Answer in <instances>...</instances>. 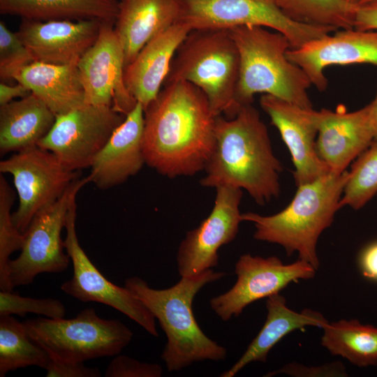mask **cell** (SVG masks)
<instances>
[{"instance_id": "cell-1", "label": "cell", "mask_w": 377, "mask_h": 377, "mask_svg": "<svg viewBox=\"0 0 377 377\" xmlns=\"http://www.w3.org/2000/svg\"><path fill=\"white\" fill-rule=\"evenodd\" d=\"M144 112L145 164L169 178L205 170L215 146L216 117L199 88L186 81L164 84Z\"/></svg>"}, {"instance_id": "cell-2", "label": "cell", "mask_w": 377, "mask_h": 377, "mask_svg": "<svg viewBox=\"0 0 377 377\" xmlns=\"http://www.w3.org/2000/svg\"><path fill=\"white\" fill-rule=\"evenodd\" d=\"M215 146L200 183L204 187L244 189L263 205L280 193L282 165L274 154L268 130L252 104L228 119L216 117Z\"/></svg>"}, {"instance_id": "cell-3", "label": "cell", "mask_w": 377, "mask_h": 377, "mask_svg": "<svg viewBox=\"0 0 377 377\" xmlns=\"http://www.w3.org/2000/svg\"><path fill=\"white\" fill-rule=\"evenodd\" d=\"M212 269L191 276L181 277L174 286L154 289L138 276L125 279L126 288L157 319L167 337L161 358L168 371L182 370L204 361H221L227 350L208 337L198 324L193 302L207 284L226 276Z\"/></svg>"}, {"instance_id": "cell-4", "label": "cell", "mask_w": 377, "mask_h": 377, "mask_svg": "<svg viewBox=\"0 0 377 377\" xmlns=\"http://www.w3.org/2000/svg\"><path fill=\"white\" fill-rule=\"evenodd\" d=\"M348 171H330L319 178L297 187L291 202L276 214L264 216L254 212L242 214V221L254 225L253 237L258 241L281 246L288 256L298 253V259L320 265L317 243L341 208L340 200Z\"/></svg>"}, {"instance_id": "cell-5", "label": "cell", "mask_w": 377, "mask_h": 377, "mask_svg": "<svg viewBox=\"0 0 377 377\" xmlns=\"http://www.w3.org/2000/svg\"><path fill=\"white\" fill-rule=\"evenodd\" d=\"M239 57L236 101L252 104L257 94H269L304 108H313L306 73L288 59V39L266 27L244 25L230 29Z\"/></svg>"}, {"instance_id": "cell-6", "label": "cell", "mask_w": 377, "mask_h": 377, "mask_svg": "<svg viewBox=\"0 0 377 377\" xmlns=\"http://www.w3.org/2000/svg\"><path fill=\"white\" fill-rule=\"evenodd\" d=\"M239 57L230 30H191L179 46L163 83L188 82L206 96L212 113L230 119L236 101Z\"/></svg>"}, {"instance_id": "cell-7", "label": "cell", "mask_w": 377, "mask_h": 377, "mask_svg": "<svg viewBox=\"0 0 377 377\" xmlns=\"http://www.w3.org/2000/svg\"><path fill=\"white\" fill-rule=\"evenodd\" d=\"M23 324L31 340L51 358L67 362L117 355L133 336L122 322L102 318L94 308L70 319L38 317Z\"/></svg>"}, {"instance_id": "cell-8", "label": "cell", "mask_w": 377, "mask_h": 377, "mask_svg": "<svg viewBox=\"0 0 377 377\" xmlns=\"http://www.w3.org/2000/svg\"><path fill=\"white\" fill-rule=\"evenodd\" d=\"M177 22L195 29H226L244 26H260L283 34L290 49L321 38L337 30L331 27L295 22L276 4L274 0H177Z\"/></svg>"}, {"instance_id": "cell-9", "label": "cell", "mask_w": 377, "mask_h": 377, "mask_svg": "<svg viewBox=\"0 0 377 377\" xmlns=\"http://www.w3.org/2000/svg\"><path fill=\"white\" fill-rule=\"evenodd\" d=\"M90 182L89 175L77 179L56 202L32 219L24 232L20 254L9 261V275L14 287L31 284L41 273H60L68 268L71 258L64 252L61 230L77 193Z\"/></svg>"}, {"instance_id": "cell-10", "label": "cell", "mask_w": 377, "mask_h": 377, "mask_svg": "<svg viewBox=\"0 0 377 377\" xmlns=\"http://www.w3.org/2000/svg\"><path fill=\"white\" fill-rule=\"evenodd\" d=\"M0 172L13 177L19 205L12 217L22 233L36 214L56 202L80 177V171L68 170L53 153L38 146L1 161Z\"/></svg>"}, {"instance_id": "cell-11", "label": "cell", "mask_w": 377, "mask_h": 377, "mask_svg": "<svg viewBox=\"0 0 377 377\" xmlns=\"http://www.w3.org/2000/svg\"><path fill=\"white\" fill-rule=\"evenodd\" d=\"M126 115L112 106L84 104L56 117L38 146L53 153L72 171L90 168Z\"/></svg>"}, {"instance_id": "cell-12", "label": "cell", "mask_w": 377, "mask_h": 377, "mask_svg": "<svg viewBox=\"0 0 377 377\" xmlns=\"http://www.w3.org/2000/svg\"><path fill=\"white\" fill-rule=\"evenodd\" d=\"M316 271L300 259L284 264L276 256L243 254L235 263V283L226 293L212 297L209 305L222 320L228 321L239 316L249 304L279 293L290 283L313 279Z\"/></svg>"}, {"instance_id": "cell-13", "label": "cell", "mask_w": 377, "mask_h": 377, "mask_svg": "<svg viewBox=\"0 0 377 377\" xmlns=\"http://www.w3.org/2000/svg\"><path fill=\"white\" fill-rule=\"evenodd\" d=\"M76 200L68 211L65 228L66 252L73 264V276L60 288L66 294L84 302H98L112 307L134 320L149 334L158 337L155 318L124 286H118L100 272L81 247L75 227Z\"/></svg>"}, {"instance_id": "cell-14", "label": "cell", "mask_w": 377, "mask_h": 377, "mask_svg": "<svg viewBox=\"0 0 377 377\" xmlns=\"http://www.w3.org/2000/svg\"><path fill=\"white\" fill-rule=\"evenodd\" d=\"M209 214L200 225L187 232L177 253L181 277L191 276L212 269L219 263V249L235 239L240 223L242 189L230 186L216 188Z\"/></svg>"}, {"instance_id": "cell-15", "label": "cell", "mask_w": 377, "mask_h": 377, "mask_svg": "<svg viewBox=\"0 0 377 377\" xmlns=\"http://www.w3.org/2000/svg\"><path fill=\"white\" fill-rule=\"evenodd\" d=\"M114 24L105 22L95 43L77 63L85 103L112 106L127 115L137 101L124 82V53Z\"/></svg>"}, {"instance_id": "cell-16", "label": "cell", "mask_w": 377, "mask_h": 377, "mask_svg": "<svg viewBox=\"0 0 377 377\" xmlns=\"http://www.w3.org/2000/svg\"><path fill=\"white\" fill-rule=\"evenodd\" d=\"M260 105L290 153L297 186L330 171L316 151L317 110L302 108L269 94L262 95Z\"/></svg>"}, {"instance_id": "cell-17", "label": "cell", "mask_w": 377, "mask_h": 377, "mask_svg": "<svg viewBox=\"0 0 377 377\" xmlns=\"http://www.w3.org/2000/svg\"><path fill=\"white\" fill-rule=\"evenodd\" d=\"M287 57L300 66L312 85L324 91L328 84L324 71L333 65L367 64L377 66V30L338 29L295 49Z\"/></svg>"}, {"instance_id": "cell-18", "label": "cell", "mask_w": 377, "mask_h": 377, "mask_svg": "<svg viewBox=\"0 0 377 377\" xmlns=\"http://www.w3.org/2000/svg\"><path fill=\"white\" fill-rule=\"evenodd\" d=\"M104 22L98 19L77 21L22 19L17 34L35 61L77 65L96 41Z\"/></svg>"}, {"instance_id": "cell-19", "label": "cell", "mask_w": 377, "mask_h": 377, "mask_svg": "<svg viewBox=\"0 0 377 377\" xmlns=\"http://www.w3.org/2000/svg\"><path fill=\"white\" fill-rule=\"evenodd\" d=\"M316 117V151L330 171H346L374 140L368 104L353 112L322 109Z\"/></svg>"}, {"instance_id": "cell-20", "label": "cell", "mask_w": 377, "mask_h": 377, "mask_svg": "<svg viewBox=\"0 0 377 377\" xmlns=\"http://www.w3.org/2000/svg\"><path fill=\"white\" fill-rule=\"evenodd\" d=\"M144 116L142 105L137 103L96 155L88 175L97 188L108 189L119 185L138 173L145 164Z\"/></svg>"}, {"instance_id": "cell-21", "label": "cell", "mask_w": 377, "mask_h": 377, "mask_svg": "<svg viewBox=\"0 0 377 377\" xmlns=\"http://www.w3.org/2000/svg\"><path fill=\"white\" fill-rule=\"evenodd\" d=\"M191 31L176 22L149 42L125 67V84L144 111L161 90L176 51Z\"/></svg>"}, {"instance_id": "cell-22", "label": "cell", "mask_w": 377, "mask_h": 377, "mask_svg": "<svg viewBox=\"0 0 377 377\" xmlns=\"http://www.w3.org/2000/svg\"><path fill=\"white\" fill-rule=\"evenodd\" d=\"M178 17L177 0L119 1L114 29L124 49L125 67L149 42L175 24Z\"/></svg>"}, {"instance_id": "cell-23", "label": "cell", "mask_w": 377, "mask_h": 377, "mask_svg": "<svg viewBox=\"0 0 377 377\" xmlns=\"http://www.w3.org/2000/svg\"><path fill=\"white\" fill-rule=\"evenodd\" d=\"M265 305L267 318L261 330L240 358L220 376L233 377L253 362H265L270 350L289 333L306 326L322 329L329 322L321 313L310 309L301 312L290 309L279 293L267 297Z\"/></svg>"}, {"instance_id": "cell-24", "label": "cell", "mask_w": 377, "mask_h": 377, "mask_svg": "<svg viewBox=\"0 0 377 377\" xmlns=\"http://www.w3.org/2000/svg\"><path fill=\"white\" fill-rule=\"evenodd\" d=\"M15 80L39 97L56 117L86 104L77 65L34 61L24 67Z\"/></svg>"}, {"instance_id": "cell-25", "label": "cell", "mask_w": 377, "mask_h": 377, "mask_svg": "<svg viewBox=\"0 0 377 377\" xmlns=\"http://www.w3.org/2000/svg\"><path fill=\"white\" fill-rule=\"evenodd\" d=\"M56 115L36 94L0 106V153L38 146L51 130Z\"/></svg>"}, {"instance_id": "cell-26", "label": "cell", "mask_w": 377, "mask_h": 377, "mask_svg": "<svg viewBox=\"0 0 377 377\" xmlns=\"http://www.w3.org/2000/svg\"><path fill=\"white\" fill-rule=\"evenodd\" d=\"M119 0H0V13L37 21L98 19L115 24Z\"/></svg>"}, {"instance_id": "cell-27", "label": "cell", "mask_w": 377, "mask_h": 377, "mask_svg": "<svg viewBox=\"0 0 377 377\" xmlns=\"http://www.w3.org/2000/svg\"><path fill=\"white\" fill-rule=\"evenodd\" d=\"M321 344L359 367L377 364V327L355 319L328 322L323 328Z\"/></svg>"}, {"instance_id": "cell-28", "label": "cell", "mask_w": 377, "mask_h": 377, "mask_svg": "<svg viewBox=\"0 0 377 377\" xmlns=\"http://www.w3.org/2000/svg\"><path fill=\"white\" fill-rule=\"evenodd\" d=\"M49 354L29 337L23 323L11 315L0 316V377L29 366L45 369Z\"/></svg>"}, {"instance_id": "cell-29", "label": "cell", "mask_w": 377, "mask_h": 377, "mask_svg": "<svg viewBox=\"0 0 377 377\" xmlns=\"http://www.w3.org/2000/svg\"><path fill=\"white\" fill-rule=\"evenodd\" d=\"M291 20L306 24L331 27L337 29L354 28L357 6L341 0H274Z\"/></svg>"}, {"instance_id": "cell-30", "label": "cell", "mask_w": 377, "mask_h": 377, "mask_svg": "<svg viewBox=\"0 0 377 377\" xmlns=\"http://www.w3.org/2000/svg\"><path fill=\"white\" fill-rule=\"evenodd\" d=\"M377 195V140L354 161L340 200L341 208L348 206L354 209L363 207Z\"/></svg>"}, {"instance_id": "cell-31", "label": "cell", "mask_w": 377, "mask_h": 377, "mask_svg": "<svg viewBox=\"0 0 377 377\" xmlns=\"http://www.w3.org/2000/svg\"><path fill=\"white\" fill-rule=\"evenodd\" d=\"M15 193L5 177L0 175V289L13 291L8 270L10 256L21 251L24 242V233L15 226L11 208Z\"/></svg>"}, {"instance_id": "cell-32", "label": "cell", "mask_w": 377, "mask_h": 377, "mask_svg": "<svg viewBox=\"0 0 377 377\" xmlns=\"http://www.w3.org/2000/svg\"><path fill=\"white\" fill-rule=\"evenodd\" d=\"M35 59L19 38L3 21L0 22V78L6 82L15 80L18 73Z\"/></svg>"}, {"instance_id": "cell-33", "label": "cell", "mask_w": 377, "mask_h": 377, "mask_svg": "<svg viewBox=\"0 0 377 377\" xmlns=\"http://www.w3.org/2000/svg\"><path fill=\"white\" fill-rule=\"evenodd\" d=\"M66 307L54 298L36 299L23 297L13 291H0V316L16 314L24 316L28 313L50 318H64Z\"/></svg>"}, {"instance_id": "cell-34", "label": "cell", "mask_w": 377, "mask_h": 377, "mask_svg": "<svg viewBox=\"0 0 377 377\" xmlns=\"http://www.w3.org/2000/svg\"><path fill=\"white\" fill-rule=\"evenodd\" d=\"M163 368L156 363L140 362L126 355H117L108 366L105 377H161Z\"/></svg>"}, {"instance_id": "cell-35", "label": "cell", "mask_w": 377, "mask_h": 377, "mask_svg": "<svg viewBox=\"0 0 377 377\" xmlns=\"http://www.w3.org/2000/svg\"><path fill=\"white\" fill-rule=\"evenodd\" d=\"M279 374H285L294 377L348 376L346 367L339 361L312 367L305 366L297 362H290L286 364L280 369L267 373L264 376L269 377Z\"/></svg>"}, {"instance_id": "cell-36", "label": "cell", "mask_w": 377, "mask_h": 377, "mask_svg": "<svg viewBox=\"0 0 377 377\" xmlns=\"http://www.w3.org/2000/svg\"><path fill=\"white\" fill-rule=\"evenodd\" d=\"M45 370L47 377L101 376L98 368L86 367L83 362H67L51 358Z\"/></svg>"}, {"instance_id": "cell-37", "label": "cell", "mask_w": 377, "mask_h": 377, "mask_svg": "<svg viewBox=\"0 0 377 377\" xmlns=\"http://www.w3.org/2000/svg\"><path fill=\"white\" fill-rule=\"evenodd\" d=\"M354 29L362 31L377 30V0L357 6Z\"/></svg>"}, {"instance_id": "cell-38", "label": "cell", "mask_w": 377, "mask_h": 377, "mask_svg": "<svg viewBox=\"0 0 377 377\" xmlns=\"http://www.w3.org/2000/svg\"><path fill=\"white\" fill-rule=\"evenodd\" d=\"M360 266L365 277L377 281V242L364 249L360 257Z\"/></svg>"}, {"instance_id": "cell-39", "label": "cell", "mask_w": 377, "mask_h": 377, "mask_svg": "<svg viewBox=\"0 0 377 377\" xmlns=\"http://www.w3.org/2000/svg\"><path fill=\"white\" fill-rule=\"evenodd\" d=\"M31 93L25 85L17 82L15 85H9L6 82L0 83V106L6 105L17 97L24 98Z\"/></svg>"}, {"instance_id": "cell-40", "label": "cell", "mask_w": 377, "mask_h": 377, "mask_svg": "<svg viewBox=\"0 0 377 377\" xmlns=\"http://www.w3.org/2000/svg\"><path fill=\"white\" fill-rule=\"evenodd\" d=\"M368 106L374 140H377V90L374 99L368 104Z\"/></svg>"}, {"instance_id": "cell-41", "label": "cell", "mask_w": 377, "mask_h": 377, "mask_svg": "<svg viewBox=\"0 0 377 377\" xmlns=\"http://www.w3.org/2000/svg\"><path fill=\"white\" fill-rule=\"evenodd\" d=\"M345 3H347L348 4L353 5V6H358L360 5L363 0H341Z\"/></svg>"}, {"instance_id": "cell-42", "label": "cell", "mask_w": 377, "mask_h": 377, "mask_svg": "<svg viewBox=\"0 0 377 377\" xmlns=\"http://www.w3.org/2000/svg\"><path fill=\"white\" fill-rule=\"evenodd\" d=\"M370 1H373V0H363L360 4Z\"/></svg>"}, {"instance_id": "cell-43", "label": "cell", "mask_w": 377, "mask_h": 377, "mask_svg": "<svg viewBox=\"0 0 377 377\" xmlns=\"http://www.w3.org/2000/svg\"><path fill=\"white\" fill-rule=\"evenodd\" d=\"M119 1H122V0H119Z\"/></svg>"}, {"instance_id": "cell-44", "label": "cell", "mask_w": 377, "mask_h": 377, "mask_svg": "<svg viewBox=\"0 0 377 377\" xmlns=\"http://www.w3.org/2000/svg\"></svg>"}]
</instances>
